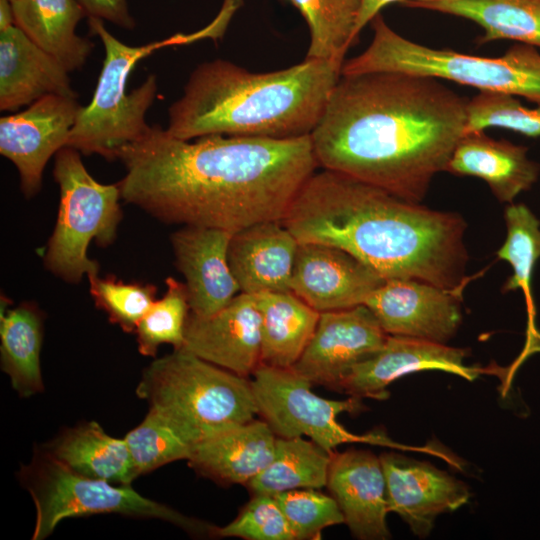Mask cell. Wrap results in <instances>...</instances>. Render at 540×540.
Segmentation results:
<instances>
[{"mask_svg":"<svg viewBox=\"0 0 540 540\" xmlns=\"http://www.w3.org/2000/svg\"><path fill=\"white\" fill-rule=\"evenodd\" d=\"M122 199L153 218L237 232L282 221L319 167L311 136L270 139L206 135L192 140L150 125L124 146Z\"/></svg>","mask_w":540,"mask_h":540,"instance_id":"6da1fadb","label":"cell"},{"mask_svg":"<svg viewBox=\"0 0 540 540\" xmlns=\"http://www.w3.org/2000/svg\"><path fill=\"white\" fill-rule=\"evenodd\" d=\"M468 101L433 77L341 75L310 135L318 166L419 203L465 134Z\"/></svg>","mask_w":540,"mask_h":540,"instance_id":"7a4b0ae2","label":"cell"},{"mask_svg":"<svg viewBox=\"0 0 540 540\" xmlns=\"http://www.w3.org/2000/svg\"><path fill=\"white\" fill-rule=\"evenodd\" d=\"M282 223L299 243L343 249L385 280L415 279L457 292L463 288L465 222L455 213L323 169L303 184Z\"/></svg>","mask_w":540,"mask_h":540,"instance_id":"3957f363","label":"cell"},{"mask_svg":"<svg viewBox=\"0 0 540 540\" xmlns=\"http://www.w3.org/2000/svg\"><path fill=\"white\" fill-rule=\"evenodd\" d=\"M343 65L304 59L252 73L230 61L199 64L168 109L166 130L192 140L206 135L291 139L309 136L341 77Z\"/></svg>","mask_w":540,"mask_h":540,"instance_id":"277c9868","label":"cell"},{"mask_svg":"<svg viewBox=\"0 0 540 540\" xmlns=\"http://www.w3.org/2000/svg\"><path fill=\"white\" fill-rule=\"evenodd\" d=\"M136 394L194 444L258 415L251 380L184 348L146 366Z\"/></svg>","mask_w":540,"mask_h":540,"instance_id":"5b68a950","label":"cell"},{"mask_svg":"<svg viewBox=\"0 0 540 540\" xmlns=\"http://www.w3.org/2000/svg\"><path fill=\"white\" fill-rule=\"evenodd\" d=\"M90 32L101 40L105 58L90 103L81 106L67 145L86 156L96 154L118 160L120 150L141 138L150 128L145 115L158 91L157 76L150 74L128 93L127 80L134 66L154 51L217 34L214 24L191 35H174L141 46H130L113 36L103 20L88 18Z\"/></svg>","mask_w":540,"mask_h":540,"instance_id":"8992f818","label":"cell"},{"mask_svg":"<svg viewBox=\"0 0 540 540\" xmlns=\"http://www.w3.org/2000/svg\"><path fill=\"white\" fill-rule=\"evenodd\" d=\"M373 38L358 56L344 62L341 75L402 72L449 80L480 91L506 93L540 104V52L518 43L499 57L434 49L395 32L379 13L371 21Z\"/></svg>","mask_w":540,"mask_h":540,"instance_id":"52a82bcc","label":"cell"},{"mask_svg":"<svg viewBox=\"0 0 540 540\" xmlns=\"http://www.w3.org/2000/svg\"><path fill=\"white\" fill-rule=\"evenodd\" d=\"M30 493L36 518L32 540L49 537L57 525L73 517L120 514L169 522L193 536H214L215 526L147 498L132 486L80 475L56 460L42 446L18 472Z\"/></svg>","mask_w":540,"mask_h":540,"instance_id":"ba28073f","label":"cell"},{"mask_svg":"<svg viewBox=\"0 0 540 540\" xmlns=\"http://www.w3.org/2000/svg\"><path fill=\"white\" fill-rule=\"evenodd\" d=\"M80 152L61 148L54 159L53 177L59 186L56 224L43 255L46 270L68 283L99 272L100 265L88 257L92 240L100 247L117 238L123 218L119 183L102 184L84 166Z\"/></svg>","mask_w":540,"mask_h":540,"instance_id":"9c48e42d","label":"cell"},{"mask_svg":"<svg viewBox=\"0 0 540 540\" xmlns=\"http://www.w3.org/2000/svg\"><path fill=\"white\" fill-rule=\"evenodd\" d=\"M252 376L258 415L277 437L306 436L330 453L345 443L376 440L352 434L337 420L344 412L363 411L362 399L352 396L345 400L320 397L312 391V384L292 368L260 364Z\"/></svg>","mask_w":540,"mask_h":540,"instance_id":"30bf717a","label":"cell"},{"mask_svg":"<svg viewBox=\"0 0 540 540\" xmlns=\"http://www.w3.org/2000/svg\"><path fill=\"white\" fill-rule=\"evenodd\" d=\"M80 108L77 97L51 94L1 117L0 153L15 165L26 198L40 191L44 169L67 145Z\"/></svg>","mask_w":540,"mask_h":540,"instance_id":"8fae6325","label":"cell"},{"mask_svg":"<svg viewBox=\"0 0 540 540\" xmlns=\"http://www.w3.org/2000/svg\"><path fill=\"white\" fill-rule=\"evenodd\" d=\"M387 336L364 304L321 312L313 337L292 369L312 385L338 390L351 370L375 354Z\"/></svg>","mask_w":540,"mask_h":540,"instance_id":"7c38bea8","label":"cell"},{"mask_svg":"<svg viewBox=\"0 0 540 540\" xmlns=\"http://www.w3.org/2000/svg\"><path fill=\"white\" fill-rule=\"evenodd\" d=\"M460 294L415 279H391L364 305L388 335L445 344L461 323Z\"/></svg>","mask_w":540,"mask_h":540,"instance_id":"4fadbf2b","label":"cell"},{"mask_svg":"<svg viewBox=\"0 0 540 540\" xmlns=\"http://www.w3.org/2000/svg\"><path fill=\"white\" fill-rule=\"evenodd\" d=\"M384 282L376 271L343 249L299 243L291 292L321 313L363 305Z\"/></svg>","mask_w":540,"mask_h":540,"instance_id":"5bb4252c","label":"cell"},{"mask_svg":"<svg viewBox=\"0 0 540 540\" xmlns=\"http://www.w3.org/2000/svg\"><path fill=\"white\" fill-rule=\"evenodd\" d=\"M386 481L388 511L396 513L412 532L427 537L436 518L466 504L465 483L435 466L395 452L380 456Z\"/></svg>","mask_w":540,"mask_h":540,"instance_id":"9a60e30c","label":"cell"},{"mask_svg":"<svg viewBox=\"0 0 540 540\" xmlns=\"http://www.w3.org/2000/svg\"><path fill=\"white\" fill-rule=\"evenodd\" d=\"M182 348L240 376H252L261 364L258 295L240 292L208 317L190 312Z\"/></svg>","mask_w":540,"mask_h":540,"instance_id":"2e32d148","label":"cell"},{"mask_svg":"<svg viewBox=\"0 0 540 540\" xmlns=\"http://www.w3.org/2000/svg\"><path fill=\"white\" fill-rule=\"evenodd\" d=\"M466 356V350L443 343L388 335L375 354L351 370L338 391L359 399L386 400L393 381L422 370H442L472 380L477 370L464 364Z\"/></svg>","mask_w":540,"mask_h":540,"instance_id":"e0dca14e","label":"cell"},{"mask_svg":"<svg viewBox=\"0 0 540 540\" xmlns=\"http://www.w3.org/2000/svg\"><path fill=\"white\" fill-rule=\"evenodd\" d=\"M232 232L182 226L171 235L175 265L185 278L190 312L211 316L224 308L240 289L228 262Z\"/></svg>","mask_w":540,"mask_h":540,"instance_id":"ac0fdd59","label":"cell"},{"mask_svg":"<svg viewBox=\"0 0 540 540\" xmlns=\"http://www.w3.org/2000/svg\"><path fill=\"white\" fill-rule=\"evenodd\" d=\"M351 533L362 540L390 537L386 481L379 456L367 450L334 451L327 485Z\"/></svg>","mask_w":540,"mask_h":540,"instance_id":"d6986e66","label":"cell"},{"mask_svg":"<svg viewBox=\"0 0 540 540\" xmlns=\"http://www.w3.org/2000/svg\"><path fill=\"white\" fill-rule=\"evenodd\" d=\"M298 247L299 241L282 221L257 223L234 232L228 262L240 292L291 291Z\"/></svg>","mask_w":540,"mask_h":540,"instance_id":"ffe728a7","label":"cell"},{"mask_svg":"<svg viewBox=\"0 0 540 540\" xmlns=\"http://www.w3.org/2000/svg\"><path fill=\"white\" fill-rule=\"evenodd\" d=\"M51 94L77 97L69 71L19 27L0 32V110L14 111Z\"/></svg>","mask_w":540,"mask_h":540,"instance_id":"44dd1931","label":"cell"},{"mask_svg":"<svg viewBox=\"0 0 540 540\" xmlns=\"http://www.w3.org/2000/svg\"><path fill=\"white\" fill-rule=\"evenodd\" d=\"M276 439L263 419H253L194 444L188 465L219 484L246 485L271 463Z\"/></svg>","mask_w":540,"mask_h":540,"instance_id":"7402d4cb","label":"cell"},{"mask_svg":"<svg viewBox=\"0 0 540 540\" xmlns=\"http://www.w3.org/2000/svg\"><path fill=\"white\" fill-rule=\"evenodd\" d=\"M528 148L489 137L484 131L465 133L445 171L484 180L501 202H512L537 181L540 166L528 158Z\"/></svg>","mask_w":540,"mask_h":540,"instance_id":"603a6c76","label":"cell"},{"mask_svg":"<svg viewBox=\"0 0 540 540\" xmlns=\"http://www.w3.org/2000/svg\"><path fill=\"white\" fill-rule=\"evenodd\" d=\"M42 447L70 470L115 485L131 486L138 478L123 439L107 434L88 421L67 428Z\"/></svg>","mask_w":540,"mask_h":540,"instance_id":"cb8c5ba5","label":"cell"},{"mask_svg":"<svg viewBox=\"0 0 540 540\" xmlns=\"http://www.w3.org/2000/svg\"><path fill=\"white\" fill-rule=\"evenodd\" d=\"M15 25L67 71L80 70L94 44L76 33L86 16L77 0H14Z\"/></svg>","mask_w":540,"mask_h":540,"instance_id":"d4e9b609","label":"cell"},{"mask_svg":"<svg viewBox=\"0 0 540 540\" xmlns=\"http://www.w3.org/2000/svg\"><path fill=\"white\" fill-rule=\"evenodd\" d=\"M11 300L1 295L0 363L20 397L44 391L40 352L44 337V314L32 302L9 308Z\"/></svg>","mask_w":540,"mask_h":540,"instance_id":"484cf974","label":"cell"},{"mask_svg":"<svg viewBox=\"0 0 540 540\" xmlns=\"http://www.w3.org/2000/svg\"><path fill=\"white\" fill-rule=\"evenodd\" d=\"M258 303L261 364L292 368L313 337L320 312L291 291L258 294Z\"/></svg>","mask_w":540,"mask_h":540,"instance_id":"4316f807","label":"cell"},{"mask_svg":"<svg viewBox=\"0 0 540 540\" xmlns=\"http://www.w3.org/2000/svg\"><path fill=\"white\" fill-rule=\"evenodd\" d=\"M408 7L475 22L483 29L479 45L507 39L540 49V0H434Z\"/></svg>","mask_w":540,"mask_h":540,"instance_id":"83f0119b","label":"cell"},{"mask_svg":"<svg viewBox=\"0 0 540 540\" xmlns=\"http://www.w3.org/2000/svg\"><path fill=\"white\" fill-rule=\"evenodd\" d=\"M332 453L303 437H277L271 463L246 486L252 494L326 487Z\"/></svg>","mask_w":540,"mask_h":540,"instance_id":"f1b7e54d","label":"cell"},{"mask_svg":"<svg viewBox=\"0 0 540 540\" xmlns=\"http://www.w3.org/2000/svg\"><path fill=\"white\" fill-rule=\"evenodd\" d=\"M305 19L310 42L306 59L344 64V56L357 38L355 25L361 0H285Z\"/></svg>","mask_w":540,"mask_h":540,"instance_id":"f546056e","label":"cell"},{"mask_svg":"<svg viewBox=\"0 0 540 540\" xmlns=\"http://www.w3.org/2000/svg\"><path fill=\"white\" fill-rule=\"evenodd\" d=\"M504 217L507 237L497 256L511 265L513 274L504 284L503 291H523L532 322L535 308L531 295V279L540 258V221L524 204L509 205L505 209Z\"/></svg>","mask_w":540,"mask_h":540,"instance_id":"4dcf8cb0","label":"cell"},{"mask_svg":"<svg viewBox=\"0 0 540 540\" xmlns=\"http://www.w3.org/2000/svg\"><path fill=\"white\" fill-rule=\"evenodd\" d=\"M139 476L177 460H187L194 443L167 417L149 409L124 437Z\"/></svg>","mask_w":540,"mask_h":540,"instance_id":"1f68e13d","label":"cell"},{"mask_svg":"<svg viewBox=\"0 0 540 540\" xmlns=\"http://www.w3.org/2000/svg\"><path fill=\"white\" fill-rule=\"evenodd\" d=\"M165 283L166 292L156 299L135 331L138 351L143 356L154 357L163 344H170L174 349L184 345L190 313L187 289L185 283L172 277Z\"/></svg>","mask_w":540,"mask_h":540,"instance_id":"d6a6232c","label":"cell"},{"mask_svg":"<svg viewBox=\"0 0 540 540\" xmlns=\"http://www.w3.org/2000/svg\"><path fill=\"white\" fill-rule=\"evenodd\" d=\"M89 292L96 307L106 313L111 323L126 333H135L140 320L156 301L154 284L125 282L114 276L87 275Z\"/></svg>","mask_w":540,"mask_h":540,"instance_id":"836d02e7","label":"cell"},{"mask_svg":"<svg viewBox=\"0 0 540 540\" xmlns=\"http://www.w3.org/2000/svg\"><path fill=\"white\" fill-rule=\"evenodd\" d=\"M499 127L540 137V104L529 108L516 96L480 91L468 101L465 133Z\"/></svg>","mask_w":540,"mask_h":540,"instance_id":"e575fe53","label":"cell"},{"mask_svg":"<svg viewBox=\"0 0 540 540\" xmlns=\"http://www.w3.org/2000/svg\"><path fill=\"white\" fill-rule=\"evenodd\" d=\"M274 497L295 540L319 539L324 529L344 523V516L336 500L319 489L290 490Z\"/></svg>","mask_w":540,"mask_h":540,"instance_id":"d590c367","label":"cell"},{"mask_svg":"<svg viewBox=\"0 0 540 540\" xmlns=\"http://www.w3.org/2000/svg\"><path fill=\"white\" fill-rule=\"evenodd\" d=\"M214 536L245 540H295L276 498L265 494H252L233 521L215 527Z\"/></svg>","mask_w":540,"mask_h":540,"instance_id":"8d00e7d4","label":"cell"},{"mask_svg":"<svg viewBox=\"0 0 540 540\" xmlns=\"http://www.w3.org/2000/svg\"><path fill=\"white\" fill-rule=\"evenodd\" d=\"M88 18L106 20L126 30H133L135 19L127 0H77Z\"/></svg>","mask_w":540,"mask_h":540,"instance_id":"74e56055","label":"cell"},{"mask_svg":"<svg viewBox=\"0 0 540 540\" xmlns=\"http://www.w3.org/2000/svg\"><path fill=\"white\" fill-rule=\"evenodd\" d=\"M434 0H361L360 9L355 25V36L358 38L361 30L380 13L385 6L393 3H402L406 6L414 3L429 2Z\"/></svg>","mask_w":540,"mask_h":540,"instance_id":"f35d334b","label":"cell"},{"mask_svg":"<svg viewBox=\"0 0 540 540\" xmlns=\"http://www.w3.org/2000/svg\"><path fill=\"white\" fill-rule=\"evenodd\" d=\"M15 25L12 2L0 0V32Z\"/></svg>","mask_w":540,"mask_h":540,"instance_id":"ab89813d","label":"cell"},{"mask_svg":"<svg viewBox=\"0 0 540 540\" xmlns=\"http://www.w3.org/2000/svg\"><path fill=\"white\" fill-rule=\"evenodd\" d=\"M11 2L14 1V0H10Z\"/></svg>","mask_w":540,"mask_h":540,"instance_id":"60d3db41","label":"cell"}]
</instances>
